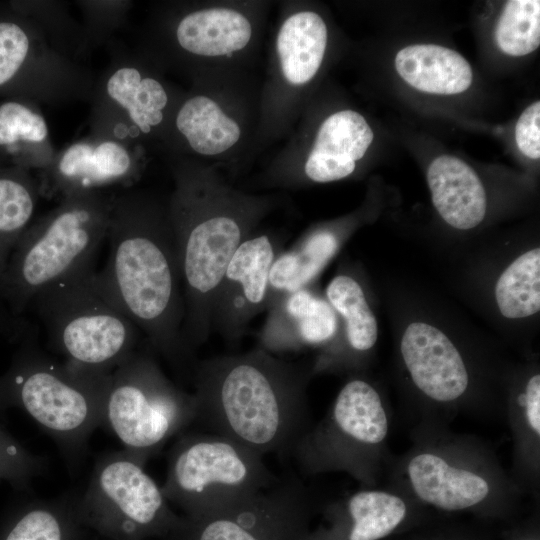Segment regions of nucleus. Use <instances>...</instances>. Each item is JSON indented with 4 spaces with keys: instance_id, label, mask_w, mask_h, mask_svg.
Segmentation results:
<instances>
[{
    "instance_id": "f257e3e1",
    "label": "nucleus",
    "mask_w": 540,
    "mask_h": 540,
    "mask_svg": "<svg viewBox=\"0 0 540 540\" xmlns=\"http://www.w3.org/2000/svg\"><path fill=\"white\" fill-rule=\"evenodd\" d=\"M107 237L110 254L93 280L144 333L150 347L175 365L191 357L174 234L168 210L139 194L114 197Z\"/></svg>"
},
{
    "instance_id": "f03ea898",
    "label": "nucleus",
    "mask_w": 540,
    "mask_h": 540,
    "mask_svg": "<svg viewBox=\"0 0 540 540\" xmlns=\"http://www.w3.org/2000/svg\"><path fill=\"white\" fill-rule=\"evenodd\" d=\"M196 419L261 455H290L307 429L304 373L263 348L210 358L194 372Z\"/></svg>"
},
{
    "instance_id": "7ed1b4c3",
    "label": "nucleus",
    "mask_w": 540,
    "mask_h": 540,
    "mask_svg": "<svg viewBox=\"0 0 540 540\" xmlns=\"http://www.w3.org/2000/svg\"><path fill=\"white\" fill-rule=\"evenodd\" d=\"M261 206L179 171L168 208L177 251L185 316L183 338L192 352L208 337L216 292L226 267L246 240Z\"/></svg>"
},
{
    "instance_id": "20e7f679",
    "label": "nucleus",
    "mask_w": 540,
    "mask_h": 540,
    "mask_svg": "<svg viewBox=\"0 0 540 540\" xmlns=\"http://www.w3.org/2000/svg\"><path fill=\"white\" fill-rule=\"evenodd\" d=\"M113 201L102 191L75 192L25 230L3 278V303L14 321L24 325L22 315L41 291L93 268Z\"/></svg>"
},
{
    "instance_id": "39448f33",
    "label": "nucleus",
    "mask_w": 540,
    "mask_h": 540,
    "mask_svg": "<svg viewBox=\"0 0 540 540\" xmlns=\"http://www.w3.org/2000/svg\"><path fill=\"white\" fill-rule=\"evenodd\" d=\"M7 371L0 376V411H25L58 445L71 468L102 426L110 374H97L59 362L38 346L27 329Z\"/></svg>"
},
{
    "instance_id": "423d86ee",
    "label": "nucleus",
    "mask_w": 540,
    "mask_h": 540,
    "mask_svg": "<svg viewBox=\"0 0 540 540\" xmlns=\"http://www.w3.org/2000/svg\"><path fill=\"white\" fill-rule=\"evenodd\" d=\"M94 268L41 291L31 305L48 345L73 368L111 374L137 349L140 330L96 286Z\"/></svg>"
},
{
    "instance_id": "0eeeda50",
    "label": "nucleus",
    "mask_w": 540,
    "mask_h": 540,
    "mask_svg": "<svg viewBox=\"0 0 540 540\" xmlns=\"http://www.w3.org/2000/svg\"><path fill=\"white\" fill-rule=\"evenodd\" d=\"M192 393L177 387L148 350H136L109 376L102 426L143 466L166 442L195 423Z\"/></svg>"
},
{
    "instance_id": "6e6552de",
    "label": "nucleus",
    "mask_w": 540,
    "mask_h": 540,
    "mask_svg": "<svg viewBox=\"0 0 540 540\" xmlns=\"http://www.w3.org/2000/svg\"><path fill=\"white\" fill-rule=\"evenodd\" d=\"M278 477L263 457L213 433H181L168 455L161 490L187 517H197L244 499Z\"/></svg>"
},
{
    "instance_id": "1a4fd4ad",
    "label": "nucleus",
    "mask_w": 540,
    "mask_h": 540,
    "mask_svg": "<svg viewBox=\"0 0 540 540\" xmlns=\"http://www.w3.org/2000/svg\"><path fill=\"white\" fill-rule=\"evenodd\" d=\"M76 507L81 523L108 540L168 537L182 521L161 486L124 450L99 456Z\"/></svg>"
},
{
    "instance_id": "9d476101",
    "label": "nucleus",
    "mask_w": 540,
    "mask_h": 540,
    "mask_svg": "<svg viewBox=\"0 0 540 540\" xmlns=\"http://www.w3.org/2000/svg\"><path fill=\"white\" fill-rule=\"evenodd\" d=\"M306 492L293 476L213 512L182 518L170 540H298Z\"/></svg>"
},
{
    "instance_id": "9b49d317",
    "label": "nucleus",
    "mask_w": 540,
    "mask_h": 540,
    "mask_svg": "<svg viewBox=\"0 0 540 540\" xmlns=\"http://www.w3.org/2000/svg\"><path fill=\"white\" fill-rule=\"evenodd\" d=\"M387 416L378 392L368 382L353 379L340 390L324 427L307 430L291 454L308 472L329 466L344 444L369 446L382 442Z\"/></svg>"
},
{
    "instance_id": "f8f14e48",
    "label": "nucleus",
    "mask_w": 540,
    "mask_h": 540,
    "mask_svg": "<svg viewBox=\"0 0 540 540\" xmlns=\"http://www.w3.org/2000/svg\"><path fill=\"white\" fill-rule=\"evenodd\" d=\"M279 254L265 234L244 240L231 257L215 295L211 325L237 339L253 317L267 308L269 273Z\"/></svg>"
},
{
    "instance_id": "ddd939ff",
    "label": "nucleus",
    "mask_w": 540,
    "mask_h": 540,
    "mask_svg": "<svg viewBox=\"0 0 540 540\" xmlns=\"http://www.w3.org/2000/svg\"><path fill=\"white\" fill-rule=\"evenodd\" d=\"M139 164L124 141L104 136L68 146L45 168L40 194L63 196L80 191H102L133 182Z\"/></svg>"
},
{
    "instance_id": "4468645a",
    "label": "nucleus",
    "mask_w": 540,
    "mask_h": 540,
    "mask_svg": "<svg viewBox=\"0 0 540 540\" xmlns=\"http://www.w3.org/2000/svg\"><path fill=\"white\" fill-rule=\"evenodd\" d=\"M400 349L414 384L431 399L450 402L466 391L469 378L462 356L438 328L424 322L411 323Z\"/></svg>"
},
{
    "instance_id": "2eb2a0df",
    "label": "nucleus",
    "mask_w": 540,
    "mask_h": 540,
    "mask_svg": "<svg viewBox=\"0 0 540 540\" xmlns=\"http://www.w3.org/2000/svg\"><path fill=\"white\" fill-rule=\"evenodd\" d=\"M269 311L261 333V348L268 352L323 344L338 329L336 312L329 302L306 287L285 295Z\"/></svg>"
},
{
    "instance_id": "dca6fc26",
    "label": "nucleus",
    "mask_w": 540,
    "mask_h": 540,
    "mask_svg": "<svg viewBox=\"0 0 540 540\" xmlns=\"http://www.w3.org/2000/svg\"><path fill=\"white\" fill-rule=\"evenodd\" d=\"M373 138L370 125L358 112L348 109L333 113L318 129L304 163L305 175L318 183L348 177Z\"/></svg>"
},
{
    "instance_id": "f3484780",
    "label": "nucleus",
    "mask_w": 540,
    "mask_h": 540,
    "mask_svg": "<svg viewBox=\"0 0 540 540\" xmlns=\"http://www.w3.org/2000/svg\"><path fill=\"white\" fill-rule=\"evenodd\" d=\"M104 94L108 105L116 109L117 119L125 120L119 140L122 131L124 141L132 127L137 133L149 134L165 119L169 103L166 88L133 64H119L109 73Z\"/></svg>"
},
{
    "instance_id": "a211bd4d",
    "label": "nucleus",
    "mask_w": 540,
    "mask_h": 540,
    "mask_svg": "<svg viewBox=\"0 0 540 540\" xmlns=\"http://www.w3.org/2000/svg\"><path fill=\"white\" fill-rule=\"evenodd\" d=\"M427 181L432 202L452 227L472 229L486 213V193L476 172L459 158L442 155L429 165Z\"/></svg>"
},
{
    "instance_id": "6ab92c4d",
    "label": "nucleus",
    "mask_w": 540,
    "mask_h": 540,
    "mask_svg": "<svg viewBox=\"0 0 540 540\" xmlns=\"http://www.w3.org/2000/svg\"><path fill=\"white\" fill-rule=\"evenodd\" d=\"M39 196V183L25 170L0 173V333L12 341L20 339L27 326L14 321L6 311L3 278L14 247L30 226Z\"/></svg>"
},
{
    "instance_id": "aec40b11",
    "label": "nucleus",
    "mask_w": 540,
    "mask_h": 540,
    "mask_svg": "<svg viewBox=\"0 0 540 540\" xmlns=\"http://www.w3.org/2000/svg\"><path fill=\"white\" fill-rule=\"evenodd\" d=\"M174 35L177 45L191 55L226 57L248 46L253 26L248 17L236 9L208 7L182 16Z\"/></svg>"
},
{
    "instance_id": "412c9836",
    "label": "nucleus",
    "mask_w": 540,
    "mask_h": 540,
    "mask_svg": "<svg viewBox=\"0 0 540 540\" xmlns=\"http://www.w3.org/2000/svg\"><path fill=\"white\" fill-rule=\"evenodd\" d=\"M408 475L414 492L421 500L449 511L476 505L490 491L483 477L454 467L431 453L413 457L408 465Z\"/></svg>"
},
{
    "instance_id": "4be33fe9",
    "label": "nucleus",
    "mask_w": 540,
    "mask_h": 540,
    "mask_svg": "<svg viewBox=\"0 0 540 540\" xmlns=\"http://www.w3.org/2000/svg\"><path fill=\"white\" fill-rule=\"evenodd\" d=\"M400 77L427 93L452 95L466 91L473 80L467 60L456 51L434 44L411 45L395 57Z\"/></svg>"
},
{
    "instance_id": "5701e85b",
    "label": "nucleus",
    "mask_w": 540,
    "mask_h": 540,
    "mask_svg": "<svg viewBox=\"0 0 540 540\" xmlns=\"http://www.w3.org/2000/svg\"><path fill=\"white\" fill-rule=\"evenodd\" d=\"M327 26L313 11L288 16L276 37V51L284 79L292 86L308 83L318 72L327 46Z\"/></svg>"
},
{
    "instance_id": "b1692460",
    "label": "nucleus",
    "mask_w": 540,
    "mask_h": 540,
    "mask_svg": "<svg viewBox=\"0 0 540 540\" xmlns=\"http://www.w3.org/2000/svg\"><path fill=\"white\" fill-rule=\"evenodd\" d=\"M174 125L189 148L202 156H218L241 138L239 124L211 97L187 98L176 111Z\"/></svg>"
},
{
    "instance_id": "393cba45",
    "label": "nucleus",
    "mask_w": 540,
    "mask_h": 540,
    "mask_svg": "<svg viewBox=\"0 0 540 540\" xmlns=\"http://www.w3.org/2000/svg\"><path fill=\"white\" fill-rule=\"evenodd\" d=\"M76 499L68 494L26 502L10 518L0 540H86Z\"/></svg>"
},
{
    "instance_id": "a878e982",
    "label": "nucleus",
    "mask_w": 540,
    "mask_h": 540,
    "mask_svg": "<svg viewBox=\"0 0 540 540\" xmlns=\"http://www.w3.org/2000/svg\"><path fill=\"white\" fill-rule=\"evenodd\" d=\"M498 308L504 317L518 319L540 309V249L515 259L501 274L495 287Z\"/></svg>"
},
{
    "instance_id": "bb28decb",
    "label": "nucleus",
    "mask_w": 540,
    "mask_h": 540,
    "mask_svg": "<svg viewBox=\"0 0 540 540\" xmlns=\"http://www.w3.org/2000/svg\"><path fill=\"white\" fill-rule=\"evenodd\" d=\"M346 508L352 521L348 540H379L389 535L407 512L401 498L378 490L354 493Z\"/></svg>"
},
{
    "instance_id": "cd10ccee",
    "label": "nucleus",
    "mask_w": 540,
    "mask_h": 540,
    "mask_svg": "<svg viewBox=\"0 0 540 540\" xmlns=\"http://www.w3.org/2000/svg\"><path fill=\"white\" fill-rule=\"evenodd\" d=\"M326 295L345 321L349 345L357 351L372 348L378 335L377 321L360 284L348 275H338L329 283Z\"/></svg>"
},
{
    "instance_id": "c85d7f7f",
    "label": "nucleus",
    "mask_w": 540,
    "mask_h": 540,
    "mask_svg": "<svg viewBox=\"0 0 540 540\" xmlns=\"http://www.w3.org/2000/svg\"><path fill=\"white\" fill-rule=\"evenodd\" d=\"M49 145V129L41 113L20 101L0 104V148L10 152L21 147L37 149L51 164Z\"/></svg>"
},
{
    "instance_id": "c756f323",
    "label": "nucleus",
    "mask_w": 540,
    "mask_h": 540,
    "mask_svg": "<svg viewBox=\"0 0 540 540\" xmlns=\"http://www.w3.org/2000/svg\"><path fill=\"white\" fill-rule=\"evenodd\" d=\"M495 40L499 49L510 56L536 50L540 44V1H508L498 19Z\"/></svg>"
},
{
    "instance_id": "7c9ffc66",
    "label": "nucleus",
    "mask_w": 540,
    "mask_h": 540,
    "mask_svg": "<svg viewBox=\"0 0 540 540\" xmlns=\"http://www.w3.org/2000/svg\"><path fill=\"white\" fill-rule=\"evenodd\" d=\"M36 38L23 24L0 20V88L15 80L36 57Z\"/></svg>"
},
{
    "instance_id": "2f4dec72",
    "label": "nucleus",
    "mask_w": 540,
    "mask_h": 540,
    "mask_svg": "<svg viewBox=\"0 0 540 540\" xmlns=\"http://www.w3.org/2000/svg\"><path fill=\"white\" fill-rule=\"evenodd\" d=\"M45 467L43 457L28 451L0 424V481H7L17 490H27Z\"/></svg>"
},
{
    "instance_id": "473e14b6",
    "label": "nucleus",
    "mask_w": 540,
    "mask_h": 540,
    "mask_svg": "<svg viewBox=\"0 0 540 540\" xmlns=\"http://www.w3.org/2000/svg\"><path fill=\"white\" fill-rule=\"evenodd\" d=\"M519 150L531 159L540 157V102L535 101L520 115L515 127Z\"/></svg>"
},
{
    "instance_id": "72a5a7b5",
    "label": "nucleus",
    "mask_w": 540,
    "mask_h": 540,
    "mask_svg": "<svg viewBox=\"0 0 540 540\" xmlns=\"http://www.w3.org/2000/svg\"><path fill=\"white\" fill-rule=\"evenodd\" d=\"M526 420L537 436L540 434V376L533 375L526 385L525 393L521 396Z\"/></svg>"
}]
</instances>
